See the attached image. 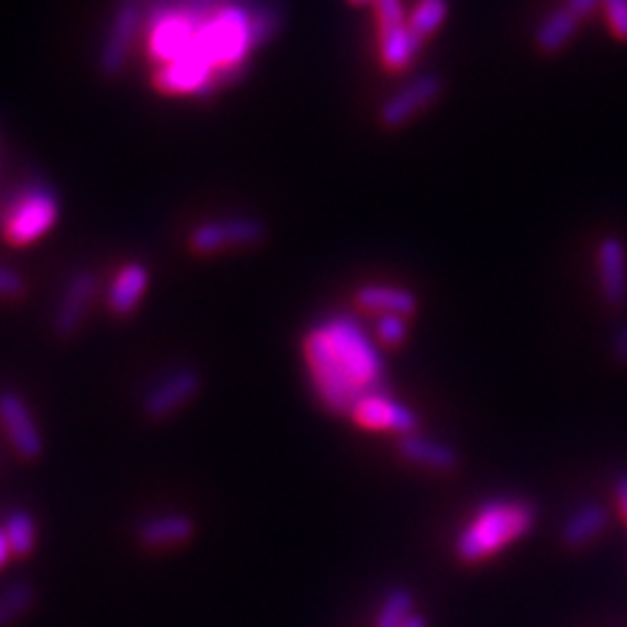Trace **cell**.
<instances>
[{"instance_id":"6da1fadb","label":"cell","mask_w":627,"mask_h":627,"mask_svg":"<svg viewBox=\"0 0 627 627\" xmlns=\"http://www.w3.org/2000/svg\"><path fill=\"white\" fill-rule=\"evenodd\" d=\"M302 351L316 395L335 414H351L360 398L383 391L381 354L354 316L333 314L316 323Z\"/></svg>"},{"instance_id":"7a4b0ae2","label":"cell","mask_w":627,"mask_h":627,"mask_svg":"<svg viewBox=\"0 0 627 627\" xmlns=\"http://www.w3.org/2000/svg\"><path fill=\"white\" fill-rule=\"evenodd\" d=\"M533 523L535 510L525 500H491L460 533L456 553L464 562H479L528 535Z\"/></svg>"},{"instance_id":"3957f363","label":"cell","mask_w":627,"mask_h":627,"mask_svg":"<svg viewBox=\"0 0 627 627\" xmlns=\"http://www.w3.org/2000/svg\"><path fill=\"white\" fill-rule=\"evenodd\" d=\"M58 214V200L49 187H29L12 198L0 228L12 247H26L56 226Z\"/></svg>"},{"instance_id":"277c9868","label":"cell","mask_w":627,"mask_h":627,"mask_svg":"<svg viewBox=\"0 0 627 627\" xmlns=\"http://www.w3.org/2000/svg\"><path fill=\"white\" fill-rule=\"evenodd\" d=\"M268 235V226L256 216H226L205 221L191 231L189 247L195 254L210 256L226 249L256 247Z\"/></svg>"},{"instance_id":"5b68a950","label":"cell","mask_w":627,"mask_h":627,"mask_svg":"<svg viewBox=\"0 0 627 627\" xmlns=\"http://www.w3.org/2000/svg\"><path fill=\"white\" fill-rule=\"evenodd\" d=\"M145 12L143 0H121L119 8L112 14V22L105 35L103 49L98 56V68L105 77H116L126 68L128 54L135 47V40L143 29Z\"/></svg>"},{"instance_id":"8992f818","label":"cell","mask_w":627,"mask_h":627,"mask_svg":"<svg viewBox=\"0 0 627 627\" xmlns=\"http://www.w3.org/2000/svg\"><path fill=\"white\" fill-rule=\"evenodd\" d=\"M439 96H441V79L437 75L423 72L410 79L407 85L400 87L387 103L381 105L379 110L381 126H387L391 131L402 128L404 124H410L412 119H416L423 110L435 105Z\"/></svg>"},{"instance_id":"52a82bcc","label":"cell","mask_w":627,"mask_h":627,"mask_svg":"<svg viewBox=\"0 0 627 627\" xmlns=\"http://www.w3.org/2000/svg\"><path fill=\"white\" fill-rule=\"evenodd\" d=\"M351 418L358 423L360 428L368 430H391L412 435L418 428V418L412 410L404 407V404L391 400L387 391H377L366 398H360L356 402V407L351 410Z\"/></svg>"},{"instance_id":"ba28073f","label":"cell","mask_w":627,"mask_h":627,"mask_svg":"<svg viewBox=\"0 0 627 627\" xmlns=\"http://www.w3.org/2000/svg\"><path fill=\"white\" fill-rule=\"evenodd\" d=\"M0 423H3V428L19 456L26 460L43 456V435H40L29 404L16 391H0Z\"/></svg>"},{"instance_id":"9c48e42d","label":"cell","mask_w":627,"mask_h":627,"mask_svg":"<svg viewBox=\"0 0 627 627\" xmlns=\"http://www.w3.org/2000/svg\"><path fill=\"white\" fill-rule=\"evenodd\" d=\"M597 281L606 305L623 307L627 300V249L625 242L616 235L600 239L597 254Z\"/></svg>"},{"instance_id":"30bf717a","label":"cell","mask_w":627,"mask_h":627,"mask_svg":"<svg viewBox=\"0 0 627 627\" xmlns=\"http://www.w3.org/2000/svg\"><path fill=\"white\" fill-rule=\"evenodd\" d=\"M96 291H98V279L93 272L82 270L70 277L54 314V333L60 339L72 337L79 331V326H82L85 314L96 298Z\"/></svg>"},{"instance_id":"8fae6325","label":"cell","mask_w":627,"mask_h":627,"mask_svg":"<svg viewBox=\"0 0 627 627\" xmlns=\"http://www.w3.org/2000/svg\"><path fill=\"white\" fill-rule=\"evenodd\" d=\"M200 389V374L191 368H181L172 374H168L164 381H158L156 387L145 395L143 410L152 418L170 416L181 404H187Z\"/></svg>"},{"instance_id":"7c38bea8","label":"cell","mask_w":627,"mask_h":627,"mask_svg":"<svg viewBox=\"0 0 627 627\" xmlns=\"http://www.w3.org/2000/svg\"><path fill=\"white\" fill-rule=\"evenodd\" d=\"M149 287V270L145 262H126L108 289V307L116 316H128L137 310Z\"/></svg>"},{"instance_id":"4fadbf2b","label":"cell","mask_w":627,"mask_h":627,"mask_svg":"<svg viewBox=\"0 0 627 627\" xmlns=\"http://www.w3.org/2000/svg\"><path fill=\"white\" fill-rule=\"evenodd\" d=\"M356 302L372 314L379 316H404L410 318L412 314H416L418 300L410 289L402 287H389V284H366L356 291Z\"/></svg>"},{"instance_id":"5bb4252c","label":"cell","mask_w":627,"mask_h":627,"mask_svg":"<svg viewBox=\"0 0 627 627\" xmlns=\"http://www.w3.org/2000/svg\"><path fill=\"white\" fill-rule=\"evenodd\" d=\"M423 47V40H418L410 24H402L389 31H379V56L381 66L391 72L407 70L414 58Z\"/></svg>"},{"instance_id":"9a60e30c","label":"cell","mask_w":627,"mask_h":627,"mask_svg":"<svg viewBox=\"0 0 627 627\" xmlns=\"http://www.w3.org/2000/svg\"><path fill=\"white\" fill-rule=\"evenodd\" d=\"M398 451L402 458H407L410 462L416 464H426V468H435V470H454L458 464V456L451 447L435 439H428L423 435H404L400 437Z\"/></svg>"},{"instance_id":"2e32d148","label":"cell","mask_w":627,"mask_h":627,"mask_svg":"<svg viewBox=\"0 0 627 627\" xmlns=\"http://www.w3.org/2000/svg\"><path fill=\"white\" fill-rule=\"evenodd\" d=\"M581 19L574 16L568 8H558L549 16L541 19V24L535 31V45L544 54H558L570 45V40L576 35Z\"/></svg>"},{"instance_id":"e0dca14e","label":"cell","mask_w":627,"mask_h":627,"mask_svg":"<svg viewBox=\"0 0 627 627\" xmlns=\"http://www.w3.org/2000/svg\"><path fill=\"white\" fill-rule=\"evenodd\" d=\"M193 535V520L184 514H166L143 523L139 528V541L147 546H168L181 544Z\"/></svg>"},{"instance_id":"ac0fdd59","label":"cell","mask_w":627,"mask_h":627,"mask_svg":"<svg viewBox=\"0 0 627 627\" xmlns=\"http://www.w3.org/2000/svg\"><path fill=\"white\" fill-rule=\"evenodd\" d=\"M606 512L600 504H585L570 516L562 528V539L568 546H583L595 539L606 528Z\"/></svg>"},{"instance_id":"d6986e66","label":"cell","mask_w":627,"mask_h":627,"mask_svg":"<svg viewBox=\"0 0 627 627\" xmlns=\"http://www.w3.org/2000/svg\"><path fill=\"white\" fill-rule=\"evenodd\" d=\"M449 19V0H418L407 14L412 33L426 43Z\"/></svg>"},{"instance_id":"ffe728a7","label":"cell","mask_w":627,"mask_h":627,"mask_svg":"<svg viewBox=\"0 0 627 627\" xmlns=\"http://www.w3.org/2000/svg\"><path fill=\"white\" fill-rule=\"evenodd\" d=\"M35 600L33 585L26 581H16L10 589L0 593V627L12 625L19 616L26 614L31 609V604Z\"/></svg>"},{"instance_id":"44dd1931","label":"cell","mask_w":627,"mask_h":627,"mask_svg":"<svg viewBox=\"0 0 627 627\" xmlns=\"http://www.w3.org/2000/svg\"><path fill=\"white\" fill-rule=\"evenodd\" d=\"M5 535L12 556H29L35 546V520L29 512L16 510L5 518Z\"/></svg>"},{"instance_id":"7402d4cb","label":"cell","mask_w":627,"mask_h":627,"mask_svg":"<svg viewBox=\"0 0 627 627\" xmlns=\"http://www.w3.org/2000/svg\"><path fill=\"white\" fill-rule=\"evenodd\" d=\"M412 595L404 589L391 591L381 602V609L377 614V627H404L412 618Z\"/></svg>"},{"instance_id":"603a6c76","label":"cell","mask_w":627,"mask_h":627,"mask_svg":"<svg viewBox=\"0 0 627 627\" xmlns=\"http://www.w3.org/2000/svg\"><path fill=\"white\" fill-rule=\"evenodd\" d=\"M379 31H389L395 26L407 24V12H404V0H370Z\"/></svg>"},{"instance_id":"cb8c5ba5","label":"cell","mask_w":627,"mask_h":627,"mask_svg":"<svg viewBox=\"0 0 627 627\" xmlns=\"http://www.w3.org/2000/svg\"><path fill=\"white\" fill-rule=\"evenodd\" d=\"M606 26L620 43H627V0H602Z\"/></svg>"},{"instance_id":"d4e9b609","label":"cell","mask_w":627,"mask_h":627,"mask_svg":"<svg viewBox=\"0 0 627 627\" xmlns=\"http://www.w3.org/2000/svg\"><path fill=\"white\" fill-rule=\"evenodd\" d=\"M377 335L383 344H389V347H395V344H402L404 337H407V318L404 316H379L377 321Z\"/></svg>"},{"instance_id":"484cf974","label":"cell","mask_w":627,"mask_h":627,"mask_svg":"<svg viewBox=\"0 0 627 627\" xmlns=\"http://www.w3.org/2000/svg\"><path fill=\"white\" fill-rule=\"evenodd\" d=\"M26 291V281L22 275L0 266V298H19Z\"/></svg>"},{"instance_id":"4316f807","label":"cell","mask_w":627,"mask_h":627,"mask_svg":"<svg viewBox=\"0 0 627 627\" xmlns=\"http://www.w3.org/2000/svg\"><path fill=\"white\" fill-rule=\"evenodd\" d=\"M564 8H568L574 16L583 19V16L593 14L597 8H602V0H568Z\"/></svg>"},{"instance_id":"83f0119b","label":"cell","mask_w":627,"mask_h":627,"mask_svg":"<svg viewBox=\"0 0 627 627\" xmlns=\"http://www.w3.org/2000/svg\"><path fill=\"white\" fill-rule=\"evenodd\" d=\"M612 347H614L616 360H618V362H627V321L616 331Z\"/></svg>"},{"instance_id":"f1b7e54d","label":"cell","mask_w":627,"mask_h":627,"mask_svg":"<svg viewBox=\"0 0 627 627\" xmlns=\"http://www.w3.org/2000/svg\"><path fill=\"white\" fill-rule=\"evenodd\" d=\"M616 497H618V507H620L623 516L627 518V474L618 477V481H616Z\"/></svg>"},{"instance_id":"f546056e","label":"cell","mask_w":627,"mask_h":627,"mask_svg":"<svg viewBox=\"0 0 627 627\" xmlns=\"http://www.w3.org/2000/svg\"><path fill=\"white\" fill-rule=\"evenodd\" d=\"M10 556H12V549H10L5 528H0V568H3V564L10 560Z\"/></svg>"},{"instance_id":"4dcf8cb0","label":"cell","mask_w":627,"mask_h":627,"mask_svg":"<svg viewBox=\"0 0 627 627\" xmlns=\"http://www.w3.org/2000/svg\"><path fill=\"white\" fill-rule=\"evenodd\" d=\"M404 627H426V620H423L421 616H412Z\"/></svg>"},{"instance_id":"1f68e13d","label":"cell","mask_w":627,"mask_h":627,"mask_svg":"<svg viewBox=\"0 0 627 627\" xmlns=\"http://www.w3.org/2000/svg\"><path fill=\"white\" fill-rule=\"evenodd\" d=\"M349 5L360 8V5H370V0H349Z\"/></svg>"}]
</instances>
